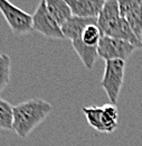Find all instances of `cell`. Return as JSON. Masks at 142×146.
I'll list each match as a JSON object with an SVG mask.
<instances>
[{
	"instance_id": "obj_1",
	"label": "cell",
	"mask_w": 142,
	"mask_h": 146,
	"mask_svg": "<svg viewBox=\"0 0 142 146\" xmlns=\"http://www.w3.org/2000/svg\"><path fill=\"white\" fill-rule=\"evenodd\" d=\"M53 106L41 99H30L14 106L12 131L20 138H26L52 112Z\"/></svg>"
},
{
	"instance_id": "obj_2",
	"label": "cell",
	"mask_w": 142,
	"mask_h": 146,
	"mask_svg": "<svg viewBox=\"0 0 142 146\" xmlns=\"http://www.w3.org/2000/svg\"><path fill=\"white\" fill-rule=\"evenodd\" d=\"M125 61L111 60L105 62L104 74L101 80V86L106 93L111 104L116 105L124 80Z\"/></svg>"
},
{
	"instance_id": "obj_3",
	"label": "cell",
	"mask_w": 142,
	"mask_h": 146,
	"mask_svg": "<svg viewBox=\"0 0 142 146\" xmlns=\"http://www.w3.org/2000/svg\"><path fill=\"white\" fill-rule=\"evenodd\" d=\"M0 13L6 19L8 26L16 35H25L33 28V15L27 14L9 0H0Z\"/></svg>"
},
{
	"instance_id": "obj_4",
	"label": "cell",
	"mask_w": 142,
	"mask_h": 146,
	"mask_svg": "<svg viewBox=\"0 0 142 146\" xmlns=\"http://www.w3.org/2000/svg\"><path fill=\"white\" fill-rule=\"evenodd\" d=\"M33 28L34 31L40 33L47 38H53V39L65 38L62 32V26L48 13L44 0H40L36 11L33 14Z\"/></svg>"
},
{
	"instance_id": "obj_5",
	"label": "cell",
	"mask_w": 142,
	"mask_h": 146,
	"mask_svg": "<svg viewBox=\"0 0 142 146\" xmlns=\"http://www.w3.org/2000/svg\"><path fill=\"white\" fill-rule=\"evenodd\" d=\"M138 47H135L133 44L125 42L123 39L103 35L99 43L97 52H99V56L105 60V62L111 60L125 61L132 55V53Z\"/></svg>"
},
{
	"instance_id": "obj_6",
	"label": "cell",
	"mask_w": 142,
	"mask_h": 146,
	"mask_svg": "<svg viewBox=\"0 0 142 146\" xmlns=\"http://www.w3.org/2000/svg\"><path fill=\"white\" fill-rule=\"evenodd\" d=\"M122 19L118 0H106L100 15L97 16V26L103 35L107 33Z\"/></svg>"
},
{
	"instance_id": "obj_7",
	"label": "cell",
	"mask_w": 142,
	"mask_h": 146,
	"mask_svg": "<svg viewBox=\"0 0 142 146\" xmlns=\"http://www.w3.org/2000/svg\"><path fill=\"white\" fill-rule=\"evenodd\" d=\"M106 0H66L73 16L97 17Z\"/></svg>"
},
{
	"instance_id": "obj_8",
	"label": "cell",
	"mask_w": 142,
	"mask_h": 146,
	"mask_svg": "<svg viewBox=\"0 0 142 146\" xmlns=\"http://www.w3.org/2000/svg\"><path fill=\"white\" fill-rule=\"evenodd\" d=\"M93 24H97V17H78L72 16L62 25V32L65 38H70L71 40L80 39L84 29Z\"/></svg>"
},
{
	"instance_id": "obj_9",
	"label": "cell",
	"mask_w": 142,
	"mask_h": 146,
	"mask_svg": "<svg viewBox=\"0 0 142 146\" xmlns=\"http://www.w3.org/2000/svg\"><path fill=\"white\" fill-rule=\"evenodd\" d=\"M72 46H73L74 51L76 52V54L80 56L83 65L87 70H92L94 64H95V61H96V58L99 56L97 46L86 45L81 39L72 40Z\"/></svg>"
},
{
	"instance_id": "obj_10",
	"label": "cell",
	"mask_w": 142,
	"mask_h": 146,
	"mask_svg": "<svg viewBox=\"0 0 142 146\" xmlns=\"http://www.w3.org/2000/svg\"><path fill=\"white\" fill-rule=\"evenodd\" d=\"M44 1L46 3L48 13L60 26L73 16L71 8L66 2V0H44Z\"/></svg>"
},
{
	"instance_id": "obj_11",
	"label": "cell",
	"mask_w": 142,
	"mask_h": 146,
	"mask_svg": "<svg viewBox=\"0 0 142 146\" xmlns=\"http://www.w3.org/2000/svg\"><path fill=\"white\" fill-rule=\"evenodd\" d=\"M82 111L85 115V118L89 125L100 133H104V112L103 107L93 106V107H82Z\"/></svg>"
},
{
	"instance_id": "obj_12",
	"label": "cell",
	"mask_w": 142,
	"mask_h": 146,
	"mask_svg": "<svg viewBox=\"0 0 142 146\" xmlns=\"http://www.w3.org/2000/svg\"><path fill=\"white\" fill-rule=\"evenodd\" d=\"M14 107L0 97V130H12Z\"/></svg>"
},
{
	"instance_id": "obj_13",
	"label": "cell",
	"mask_w": 142,
	"mask_h": 146,
	"mask_svg": "<svg viewBox=\"0 0 142 146\" xmlns=\"http://www.w3.org/2000/svg\"><path fill=\"white\" fill-rule=\"evenodd\" d=\"M124 18L128 21V24L130 25L133 33L137 35V37L141 40L142 43V5L140 7L131 10L130 13H128L124 16Z\"/></svg>"
},
{
	"instance_id": "obj_14",
	"label": "cell",
	"mask_w": 142,
	"mask_h": 146,
	"mask_svg": "<svg viewBox=\"0 0 142 146\" xmlns=\"http://www.w3.org/2000/svg\"><path fill=\"white\" fill-rule=\"evenodd\" d=\"M102 37H103V34H102L100 27L97 26V24H93V25L87 26L84 29L80 39L84 44L89 45V46H99V43Z\"/></svg>"
},
{
	"instance_id": "obj_15",
	"label": "cell",
	"mask_w": 142,
	"mask_h": 146,
	"mask_svg": "<svg viewBox=\"0 0 142 146\" xmlns=\"http://www.w3.org/2000/svg\"><path fill=\"white\" fill-rule=\"evenodd\" d=\"M11 58L7 54L0 55V93L5 90L10 81Z\"/></svg>"
},
{
	"instance_id": "obj_16",
	"label": "cell",
	"mask_w": 142,
	"mask_h": 146,
	"mask_svg": "<svg viewBox=\"0 0 142 146\" xmlns=\"http://www.w3.org/2000/svg\"><path fill=\"white\" fill-rule=\"evenodd\" d=\"M118 1H119L122 17H124L128 13H130L131 10L140 7L142 5V0H118Z\"/></svg>"
},
{
	"instance_id": "obj_17",
	"label": "cell",
	"mask_w": 142,
	"mask_h": 146,
	"mask_svg": "<svg viewBox=\"0 0 142 146\" xmlns=\"http://www.w3.org/2000/svg\"><path fill=\"white\" fill-rule=\"evenodd\" d=\"M141 39H142V35H141Z\"/></svg>"
},
{
	"instance_id": "obj_18",
	"label": "cell",
	"mask_w": 142,
	"mask_h": 146,
	"mask_svg": "<svg viewBox=\"0 0 142 146\" xmlns=\"http://www.w3.org/2000/svg\"><path fill=\"white\" fill-rule=\"evenodd\" d=\"M0 55H1V54H0Z\"/></svg>"
}]
</instances>
